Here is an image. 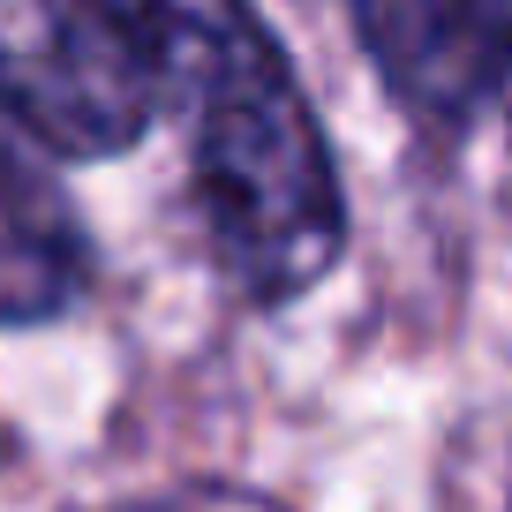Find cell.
<instances>
[{"label": "cell", "mask_w": 512, "mask_h": 512, "mask_svg": "<svg viewBox=\"0 0 512 512\" xmlns=\"http://www.w3.org/2000/svg\"><path fill=\"white\" fill-rule=\"evenodd\" d=\"M151 113L181 128L189 189L226 279L294 302L339 264L347 196L302 76L249 0H113Z\"/></svg>", "instance_id": "1"}, {"label": "cell", "mask_w": 512, "mask_h": 512, "mask_svg": "<svg viewBox=\"0 0 512 512\" xmlns=\"http://www.w3.org/2000/svg\"><path fill=\"white\" fill-rule=\"evenodd\" d=\"M0 98L68 159H121L151 128L113 0H0Z\"/></svg>", "instance_id": "2"}, {"label": "cell", "mask_w": 512, "mask_h": 512, "mask_svg": "<svg viewBox=\"0 0 512 512\" xmlns=\"http://www.w3.org/2000/svg\"><path fill=\"white\" fill-rule=\"evenodd\" d=\"M354 16L415 121H497L512 144V0H354Z\"/></svg>", "instance_id": "3"}, {"label": "cell", "mask_w": 512, "mask_h": 512, "mask_svg": "<svg viewBox=\"0 0 512 512\" xmlns=\"http://www.w3.org/2000/svg\"><path fill=\"white\" fill-rule=\"evenodd\" d=\"M83 279H91V241L53 166V144L0 98V332L61 317Z\"/></svg>", "instance_id": "4"}]
</instances>
